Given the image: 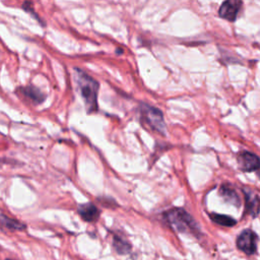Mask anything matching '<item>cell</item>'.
Returning a JSON list of instances; mask_svg holds the SVG:
<instances>
[{
    "instance_id": "6da1fadb",
    "label": "cell",
    "mask_w": 260,
    "mask_h": 260,
    "mask_svg": "<svg viewBox=\"0 0 260 260\" xmlns=\"http://www.w3.org/2000/svg\"><path fill=\"white\" fill-rule=\"evenodd\" d=\"M75 80L81 98L83 99L87 113H93L98 110L99 82L84 71L75 68Z\"/></svg>"
},
{
    "instance_id": "7a4b0ae2",
    "label": "cell",
    "mask_w": 260,
    "mask_h": 260,
    "mask_svg": "<svg viewBox=\"0 0 260 260\" xmlns=\"http://www.w3.org/2000/svg\"><path fill=\"white\" fill-rule=\"evenodd\" d=\"M165 218L170 225L179 233L197 235L199 228L194 218L183 208H173L165 213Z\"/></svg>"
},
{
    "instance_id": "3957f363",
    "label": "cell",
    "mask_w": 260,
    "mask_h": 260,
    "mask_svg": "<svg viewBox=\"0 0 260 260\" xmlns=\"http://www.w3.org/2000/svg\"><path fill=\"white\" fill-rule=\"evenodd\" d=\"M140 113L142 119L146 122V124L160 134H165L166 132V124L164 120L162 112L154 107L149 105L142 104L140 107Z\"/></svg>"
},
{
    "instance_id": "277c9868",
    "label": "cell",
    "mask_w": 260,
    "mask_h": 260,
    "mask_svg": "<svg viewBox=\"0 0 260 260\" xmlns=\"http://www.w3.org/2000/svg\"><path fill=\"white\" fill-rule=\"evenodd\" d=\"M257 243L258 237L252 230L243 231L237 239L238 248L247 255H252L256 252Z\"/></svg>"
},
{
    "instance_id": "5b68a950",
    "label": "cell",
    "mask_w": 260,
    "mask_h": 260,
    "mask_svg": "<svg viewBox=\"0 0 260 260\" xmlns=\"http://www.w3.org/2000/svg\"><path fill=\"white\" fill-rule=\"evenodd\" d=\"M242 2L238 0L224 1L218 9V15L224 19L234 21L241 9Z\"/></svg>"
},
{
    "instance_id": "8992f818",
    "label": "cell",
    "mask_w": 260,
    "mask_h": 260,
    "mask_svg": "<svg viewBox=\"0 0 260 260\" xmlns=\"http://www.w3.org/2000/svg\"><path fill=\"white\" fill-rule=\"evenodd\" d=\"M240 169L244 172H253L259 169V157L252 152L244 151L238 156Z\"/></svg>"
},
{
    "instance_id": "52a82bcc",
    "label": "cell",
    "mask_w": 260,
    "mask_h": 260,
    "mask_svg": "<svg viewBox=\"0 0 260 260\" xmlns=\"http://www.w3.org/2000/svg\"><path fill=\"white\" fill-rule=\"evenodd\" d=\"M245 198H246V208L247 211L252 216H257L259 211V197L258 194L255 193L250 188H244L243 189Z\"/></svg>"
},
{
    "instance_id": "ba28073f",
    "label": "cell",
    "mask_w": 260,
    "mask_h": 260,
    "mask_svg": "<svg viewBox=\"0 0 260 260\" xmlns=\"http://www.w3.org/2000/svg\"><path fill=\"white\" fill-rule=\"evenodd\" d=\"M78 213L85 221H94L100 216V210L92 203H84L79 205Z\"/></svg>"
},
{
    "instance_id": "9c48e42d",
    "label": "cell",
    "mask_w": 260,
    "mask_h": 260,
    "mask_svg": "<svg viewBox=\"0 0 260 260\" xmlns=\"http://www.w3.org/2000/svg\"><path fill=\"white\" fill-rule=\"evenodd\" d=\"M20 91L22 92V94L29 99L32 103L35 104H41L45 101L46 95L44 92H42L38 87L32 86V85H27L24 87L20 88Z\"/></svg>"
},
{
    "instance_id": "30bf717a",
    "label": "cell",
    "mask_w": 260,
    "mask_h": 260,
    "mask_svg": "<svg viewBox=\"0 0 260 260\" xmlns=\"http://www.w3.org/2000/svg\"><path fill=\"white\" fill-rule=\"evenodd\" d=\"M219 194L223 200L230 204H233L237 207L241 205V199L237 192L229 185H222L219 189Z\"/></svg>"
},
{
    "instance_id": "8fae6325",
    "label": "cell",
    "mask_w": 260,
    "mask_h": 260,
    "mask_svg": "<svg viewBox=\"0 0 260 260\" xmlns=\"http://www.w3.org/2000/svg\"><path fill=\"white\" fill-rule=\"evenodd\" d=\"M0 226L10 230V231H21L25 228V225L16 219L10 218L5 214H0Z\"/></svg>"
},
{
    "instance_id": "7c38bea8",
    "label": "cell",
    "mask_w": 260,
    "mask_h": 260,
    "mask_svg": "<svg viewBox=\"0 0 260 260\" xmlns=\"http://www.w3.org/2000/svg\"><path fill=\"white\" fill-rule=\"evenodd\" d=\"M113 246L117 251V253L119 254H127L131 250V245L126 240H124L122 237H119V236H114Z\"/></svg>"
},
{
    "instance_id": "4fadbf2b",
    "label": "cell",
    "mask_w": 260,
    "mask_h": 260,
    "mask_svg": "<svg viewBox=\"0 0 260 260\" xmlns=\"http://www.w3.org/2000/svg\"><path fill=\"white\" fill-rule=\"evenodd\" d=\"M210 218L212 221H214L215 223L219 224V225H223V226H233L237 223L236 219L225 215V214H218V213H211L210 214Z\"/></svg>"
},
{
    "instance_id": "5bb4252c",
    "label": "cell",
    "mask_w": 260,
    "mask_h": 260,
    "mask_svg": "<svg viewBox=\"0 0 260 260\" xmlns=\"http://www.w3.org/2000/svg\"><path fill=\"white\" fill-rule=\"evenodd\" d=\"M22 8L26 11V12H29V13H31L32 15H34V17H36L38 20H40V18L38 17V15L34 12V10H32V7H31V3H29V2H24L23 4H22ZM41 21V20H40Z\"/></svg>"
}]
</instances>
